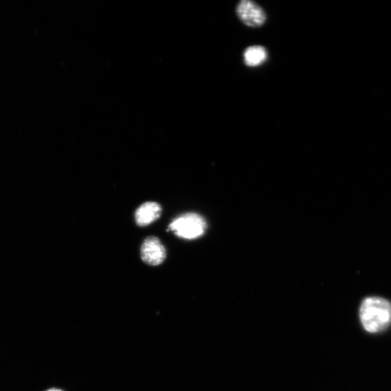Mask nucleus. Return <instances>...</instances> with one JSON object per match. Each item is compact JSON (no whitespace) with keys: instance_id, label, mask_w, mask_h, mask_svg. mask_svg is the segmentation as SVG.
Here are the masks:
<instances>
[{"instance_id":"nucleus-5","label":"nucleus","mask_w":391,"mask_h":391,"mask_svg":"<svg viewBox=\"0 0 391 391\" xmlns=\"http://www.w3.org/2000/svg\"><path fill=\"white\" fill-rule=\"evenodd\" d=\"M161 208L157 202L149 201L142 205L135 213V220L139 226H147L161 216Z\"/></svg>"},{"instance_id":"nucleus-2","label":"nucleus","mask_w":391,"mask_h":391,"mask_svg":"<svg viewBox=\"0 0 391 391\" xmlns=\"http://www.w3.org/2000/svg\"><path fill=\"white\" fill-rule=\"evenodd\" d=\"M207 223L203 217L197 213H186L173 220L168 231L172 232L177 236L192 240L205 232Z\"/></svg>"},{"instance_id":"nucleus-6","label":"nucleus","mask_w":391,"mask_h":391,"mask_svg":"<svg viewBox=\"0 0 391 391\" xmlns=\"http://www.w3.org/2000/svg\"><path fill=\"white\" fill-rule=\"evenodd\" d=\"M267 59V52L262 46H252L244 53L245 64L249 67H257L264 63Z\"/></svg>"},{"instance_id":"nucleus-3","label":"nucleus","mask_w":391,"mask_h":391,"mask_svg":"<svg viewBox=\"0 0 391 391\" xmlns=\"http://www.w3.org/2000/svg\"><path fill=\"white\" fill-rule=\"evenodd\" d=\"M236 13L243 23L252 28L262 26L267 19L264 10L251 0H242L237 5Z\"/></svg>"},{"instance_id":"nucleus-4","label":"nucleus","mask_w":391,"mask_h":391,"mask_svg":"<svg viewBox=\"0 0 391 391\" xmlns=\"http://www.w3.org/2000/svg\"><path fill=\"white\" fill-rule=\"evenodd\" d=\"M142 260L147 265L157 266L166 258V250L159 239L155 236L146 238L141 248Z\"/></svg>"},{"instance_id":"nucleus-7","label":"nucleus","mask_w":391,"mask_h":391,"mask_svg":"<svg viewBox=\"0 0 391 391\" xmlns=\"http://www.w3.org/2000/svg\"><path fill=\"white\" fill-rule=\"evenodd\" d=\"M47 391H63V390H60V389L52 388V389H49V390H47Z\"/></svg>"},{"instance_id":"nucleus-1","label":"nucleus","mask_w":391,"mask_h":391,"mask_svg":"<svg viewBox=\"0 0 391 391\" xmlns=\"http://www.w3.org/2000/svg\"><path fill=\"white\" fill-rule=\"evenodd\" d=\"M359 315L361 324L368 332H381L390 325L391 303L377 296L368 298L361 303Z\"/></svg>"}]
</instances>
